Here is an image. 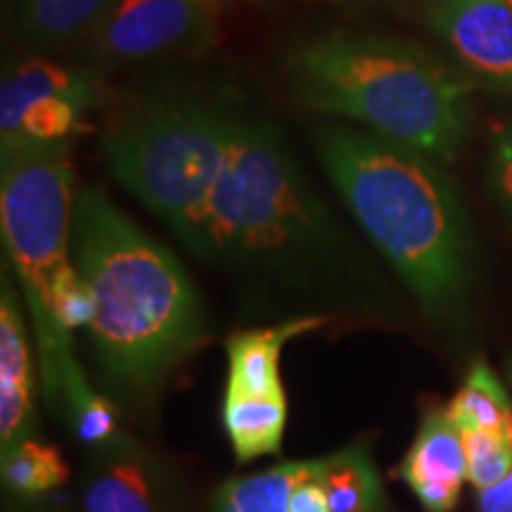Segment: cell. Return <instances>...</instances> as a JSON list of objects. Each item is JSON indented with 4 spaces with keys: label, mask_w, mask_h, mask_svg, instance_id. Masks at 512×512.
Masks as SVG:
<instances>
[{
    "label": "cell",
    "mask_w": 512,
    "mask_h": 512,
    "mask_svg": "<svg viewBox=\"0 0 512 512\" xmlns=\"http://www.w3.org/2000/svg\"><path fill=\"white\" fill-rule=\"evenodd\" d=\"M202 259L349 306H366L373 287L368 261L313 190L283 128L247 112L211 197Z\"/></svg>",
    "instance_id": "1"
},
{
    "label": "cell",
    "mask_w": 512,
    "mask_h": 512,
    "mask_svg": "<svg viewBox=\"0 0 512 512\" xmlns=\"http://www.w3.org/2000/svg\"><path fill=\"white\" fill-rule=\"evenodd\" d=\"M72 256L93 292L88 330L102 373L119 392H159L209 337L188 271L100 185L76 190Z\"/></svg>",
    "instance_id": "2"
},
{
    "label": "cell",
    "mask_w": 512,
    "mask_h": 512,
    "mask_svg": "<svg viewBox=\"0 0 512 512\" xmlns=\"http://www.w3.org/2000/svg\"><path fill=\"white\" fill-rule=\"evenodd\" d=\"M313 143L337 195L422 309L456 316L470 287L472 238L441 164L366 128L323 126Z\"/></svg>",
    "instance_id": "3"
},
{
    "label": "cell",
    "mask_w": 512,
    "mask_h": 512,
    "mask_svg": "<svg viewBox=\"0 0 512 512\" xmlns=\"http://www.w3.org/2000/svg\"><path fill=\"white\" fill-rule=\"evenodd\" d=\"M292 91L306 107L456 162L472 128V83L399 38L330 31L292 50Z\"/></svg>",
    "instance_id": "4"
},
{
    "label": "cell",
    "mask_w": 512,
    "mask_h": 512,
    "mask_svg": "<svg viewBox=\"0 0 512 512\" xmlns=\"http://www.w3.org/2000/svg\"><path fill=\"white\" fill-rule=\"evenodd\" d=\"M242 114L219 98L162 93L138 102L102 133L100 152L114 181L197 256Z\"/></svg>",
    "instance_id": "5"
},
{
    "label": "cell",
    "mask_w": 512,
    "mask_h": 512,
    "mask_svg": "<svg viewBox=\"0 0 512 512\" xmlns=\"http://www.w3.org/2000/svg\"><path fill=\"white\" fill-rule=\"evenodd\" d=\"M74 166L69 143H36L0 152V233L27 302L43 396L67 413L64 384L76 361L72 337L57 328L50 285L67 268L74 221Z\"/></svg>",
    "instance_id": "6"
},
{
    "label": "cell",
    "mask_w": 512,
    "mask_h": 512,
    "mask_svg": "<svg viewBox=\"0 0 512 512\" xmlns=\"http://www.w3.org/2000/svg\"><path fill=\"white\" fill-rule=\"evenodd\" d=\"M211 512H389V505L368 441H356L228 479L211 496Z\"/></svg>",
    "instance_id": "7"
},
{
    "label": "cell",
    "mask_w": 512,
    "mask_h": 512,
    "mask_svg": "<svg viewBox=\"0 0 512 512\" xmlns=\"http://www.w3.org/2000/svg\"><path fill=\"white\" fill-rule=\"evenodd\" d=\"M105 98L98 76L50 60L12 67L0 86V152L36 143H69Z\"/></svg>",
    "instance_id": "8"
},
{
    "label": "cell",
    "mask_w": 512,
    "mask_h": 512,
    "mask_svg": "<svg viewBox=\"0 0 512 512\" xmlns=\"http://www.w3.org/2000/svg\"><path fill=\"white\" fill-rule=\"evenodd\" d=\"M221 0H117L88 36L100 62H145L197 53L216 34Z\"/></svg>",
    "instance_id": "9"
},
{
    "label": "cell",
    "mask_w": 512,
    "mask_h": 512,
    "mask_svg": "<svg viewBox=\"0 0 512 512\" xmlns=\"http://www.w3.org/2000/svg\"><path fill=\"white\" fill-rule=\"evenodd\" d=\"M83 512H181V494L166 465L121 434L95 448L81 475Z\"/></svg>",
    "instance_id": "10"
},
{
    "label": "cell",
    "mask_w": 512,
    "mask_h": 512,
    "mask_svg": "<svg viewBox=\"0 0 512 512\" xmlns=\"http://www.w3.org/2000/svg\"><path fill=\"white\" fill-rule=\"evenodd\" d=\"M441 41L486 86L512 95V8L503 0H427Z\"/></svg>",
    "instance_id": "11"
},
{
    "label": "cell",
    "mask_w": 512,
    "mask_h": 512,
    "mask_svg": "<svg viewBox=\"0 0 512 512\" xmlns=\"http://www.w3.org/2000/svg\"><path fill=\"white\" fill-rule=\"evenodd\" d=\"M36 430L34 351L17 287L0 285V451L31 439Z\"/></svg>",
    "instance_id": "12"
},
{
    "label": "cell",
    "mask_w": 512,
    "mask_h": 512,
    "mask_svg": "<svg viewBox=\"0 0 512 512\" xmlns=\"http://www.w3.org/2000/svg\"><path fill=\"white\" fill-rule=\"evenodd\" d=\"M399 475L427 512L456 508L467 479V456L463 434L448 418L446 408L425 413Z\"/></svg>",
    "instance_id": "13"
},
{
    "label": "cell",
    "mask_w": 512,
    "mask_h": 512,
    "mask_svg": "<svg viewBox=\"0 0 512 512\" xmlns=\"http://www.w3.org/2000/svg\"><path fill=\"white\" fill-rule=\"evenodd\" d=\"M328 316L309 313L283 323L235 332L228 337V384L226 394L252 396V399H285L280 358L292 339L323 328Z\"/></svg>",
    "instance_id": "14"
},
{
    "label": "cell",
    "mask_w": 512,
    "mask_h": 512,
    "mask_svg": "<svg viewBox=\"0 0 512 512\" xmlns=\"http://www.w3.org/2000/svg\"><path fill=\"white\" fill-rule=\"evenodd\" d=\"M117 0H12L15 24L31 46L60 48L91 36Z\"/></svg>",
    "instance_id": "15"
},
{
    "label": "cell",
    "mask_w": 512,
    "mask_h": 512,
    "mask_svg": "<svg viewBox=\"0 0 512 512\" xmlns=\"http://www.w3.org/2000/svg\"><path fill=\"white\" fill-rule=\"evenodd\" d=\"M223 430L240 463L280 453L287 425L285 399H252L226 394L221 408Z\"/></svg>",
    "instance_id": "16"
},
{
    "label": "cell",
    "mask_w": 512,
    "mask_h": 512,
    "mask_svg": "<svg viewBox=\"0 0 512 512\" xmlns=\"http://www.w3.org/2000/svg\"><path fill=\"white\" fill-rule=\"evenodd\" d=\"M446 413L460 432L512 434V396L486 363L472 366Z\"/></svg>",
    "instance_id": "17"
},
{
    "label": "cell",
    "mask_w": 512,
    "mask_h": 512,
    "mask_svg": "<svg viewBox=\"0 0 512 512\" xmlns=\"http://www.w3.org/2000/svg\"><path fill=\"white\" fill-rule=\"evenodd\" d=\"M0 472L10 494L19 498H41L67 482L69 467L55 446L36 437L19 441L17 446L0 451Z\"/></svg>",
    "instance_id": "18"
},
{
    "label": "cell",
    "mask_w": 512,
    "mask_h": 512,
    "mask_svg": "<svg viewBox=\"0 0 512 512\" xmlns=\"http://www.w3.org/2000/svg\"><path fill=\"white\" fill-rule=\"evenodd\" d=\"M64 399H67V418L76 439L91 446L93 451L100 446L112 444V441H117L124 434L119 425L117 408L88 384L81 366H76L67 375Z\"/></svg>",
    "instance_id": "19"
},
{
    "label": "cell",
    "mask_w": 512,
    "mask_h": 512,
    "mask_svg": "<svg viewBox=\"0 0 512 512\" xmlns=\"http://www.w3.org/2000/svg\"><path fill=\"white\" fill-rule=\"evenodd\" d=\"M467 456V479L477 491L489 489L512 472V434L505 432H460Z\"/></svg>",
    "instance_id": "20"
},
{
    "label": "cell",
    "mask_w": 512,
    "mask_h": 512,
    "mask_svg": "<svg viewBox=\"0 0 512 512\" xmlns=\"http://www.w3.org/2000/svg\"><path fill=\"white\" fill-rule=\"evenodd\" d=\"M50 311L64 335L72 337L76 330L91 328L95 316L93 292L74 261L62 268L50 285Z\"/></svg>",
    "instance_id": "21"
},
{
    "label": "cell",
    "mask_w": 512,
    "mask_h": 512,
    "mask_svg": "<svg viewBox=\"0 0 512 512\" xmlns=\"http://www.w3.org/2000/svg\"><path fill=\"white\" fill-rule=\"evenodd\" d=\"M491 185L505 209L512 211V119L496 128L491 143Z\"/></svg>",
    "instance_id": "22"
},
{
    "label": "cell",
    "mask_w": 512,
    "mask_h": 512,
    "mask_svg": "<svg viewBox=\"0 0 512 512\" xmlns=\"http://www.w3.org/2000/svg\"><path fill=\"white\" fill-rule=\"evenodd\" d=\"M479 512H512V472L503 482L479 491Z\"/></svg>",
    "instance_id": "23"
},
{
    "label": "cell",
    "mask_w": 512,
    "mask_h": 512,
    "mask_svg": "<svg viewBox=\"0 0 512 512\" xmlns=\"http://www.w3.org/2000/svg\"><path fill=\"white\" fill-rule=\"evenodd\" d=\"M330 3H339V5H370V3H377V0H330Z\"/></svg>",
    "instance_id": "24"
},
{
    "label": "cell",
    "mask_w": 512,
    "mask_h": 512,
    "mask_svg": "<svg viewBox=\"0 0 512 512\" xmlns=\"http://www.w3.org/2000/svg\"><path fill=\"white\" fill-rule=\"evenodd\" d=\"M503 3H508V5H510V8H512V0H503Z\"/></svg>",
    "instance_id": "25"
},
{
    "label": "cell",
    "mask_w": 512,
    "mask_h": 512,
    "mask_svg": "<svg viewBox=\"0 0 512 512\" xmlns=\"http://www.w3.org/2000/svg\"><path fill=\"white\" fill-rule=\"evenodd\" d=\"M510 387H512V370H510Z\"/></svg>",
    "instance_id": "26"
}]
</instances>
